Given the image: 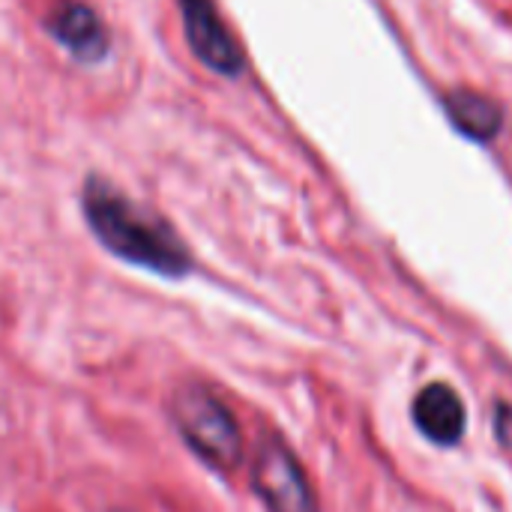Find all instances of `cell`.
I'll list each match as a JSON object with an SVG mask.
<instances>
[{"instance_id":"cell-5","label":"cell","mask_w":512,"mask_h":512,"mask_svg":"<svg viewBox=\"0 0 512 512\" xmlns=\"http://www.w3.org/2000/svg\"><path fill=\"white\" fill-rule=\"evenodd\" d=\"M45 30L60 48H66L84 66L102 63L111 51L108 27L87 3H78V0L60 3L45 21Z\"/></svg>"},{"instance_id":"cell-7","label":"cell","mask_w":512,"mask_h":512,"mask_svg":"<svg viewBox=\"0 0 512 512\" xmlns=\"http://www.w3.org/2000/svg\"><path fill=\"white\" fill-rule=\"evenodd\" d=\"M444 108L453 120V126L468 135L471 141L477 144H486L492 141L498 132H501V123H504V114L498 108V102H492L489 96L483 93H474V90H456L444 99Z\"/></svg>"},{"instance_id":"cell-6","label":"cell","mask_w":512,"mask_h":512,"mask_svg":"<svg viewBox=\"0 0 512 512\" xmlns=\"http://www.w3.org/2000/svg\"><path fill=\"white\" fill-rule=\"evenodd\" d=\"M417 429L438 447H456L465 438L468 414L450 384H429L414 399Z\"/></svg>"},{"instance_id":"cell-3","label":"cell","mask_w":512,"mask_h":512,"mask_svg":"<svg viewBox=\"0 0 512 512\" xmlns=\"http://www.w3.org/2000/svg\"><path fill=\"white\" fill-rule=\"evenodd\" d=\"M252 492L267 512H321L306 468L276 435L258 441L252 459Z\"/></svg>"},{"instance_id":"cell-4","label":"cell","mask_w":512,"mask_h":512,"mask_svg":"<svg viewBox=\"0 0 512 512\" xmlns=\"http://www.w3.org/2000/svg\"><path fill=\"white\" fill-rule=\"evenodd\" d=\"M183 30L192 54L216 75L237 78L246 66L240 45L234 42L231 30L225 27L213 0H180Z\"/></svg>"},{"instance_id":"cell-1","label":"cell","mask_w":512,"mask_h":512,"mask_svg":"<svg viewBox=\"0 0 512 512\" xmlns=\"http://www.w3.org/2000/svg\"><path fill=\"white\" fill-rule=\"evenodd\" d=\"M81 210L90 234L123 264L159 279H186L192 273V252L180 234L108 180L96 174L87 177L81 189Z\"/></svg>"},{"instance_id":"cell-2","label":"cell","mask_w":512,"mask_h":512,"mask_svg":"<svg viewBox=\"0 0 512 512\" xmlns=\"http://www.w3.org/2000/svg\"><path fill=\"white\" fill-rule=\"evenodd\" d=\"M168 414L183 444L216 474H228L243 462V432L222 402V396L204 381H180L171 390Z\"/></svg>"}]
</instances>
